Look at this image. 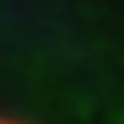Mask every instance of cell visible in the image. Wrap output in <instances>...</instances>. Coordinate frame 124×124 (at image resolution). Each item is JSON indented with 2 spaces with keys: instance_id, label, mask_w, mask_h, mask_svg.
<instances>
[{
  "instance_id": "obj_1",
  "label": "cell",
  "mask_w": 124,
  "mask_h": 124,
  "mask_svg": "<svg viewBox=\"0 0 124 124\" xmlns=\"http://www.w3.org/2000/svg\"><path fill=\"white\" fill-rule=\"evenodd\" d=\"M0 124H19V120H4V116H0Z\"/></svg>"
}]
</instances>
